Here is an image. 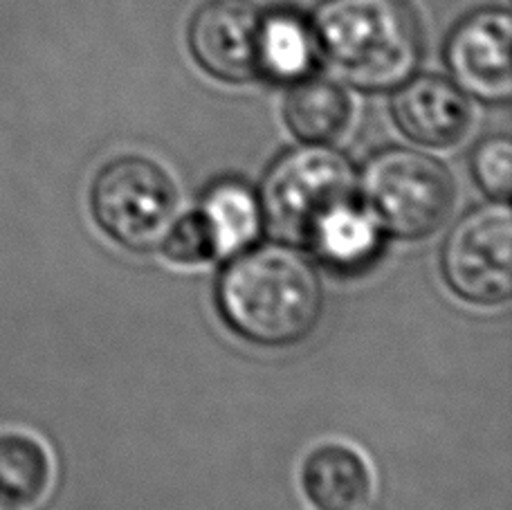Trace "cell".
<instances>
[{
    "label": "cell",
    "mask_w": 512,
    "mask_h": 510,
    "mask_svg": "<svg viewBox=\"0 0 512 510\" xmlns=\"http://www.w3.org/2000/svg\"><path fill=\"white\" fill-rule=\"evenodd\" d=\"M216 299L227 326L261 346L306 340L324 308L313 261L286 243L241 252L218 279Z\"/></svg>",
    "instance_id": "cell-1"
},
{
    "label": "cell",
    "mask_w": 512,
    "mask_h": 510,
    "mask_svg": "<svg viewBox=\"0 0 512 510\" xmlns=\"http://www.w3.org/2000/svg\"><path fill=\"white\" fill-rule=\"evenodd\" d=\"M310 32L346 84L369 93L402 86L423 59V30L402 0H324Z\"/></svg>",
    "instance_id": "cell-2"
},
{
    "label": "cell",
    "mask_w": 512,
    "mask_h": 510,
    "mask_svg": "<svg viewBox=\"0 0 512 510\" xmlns=\"http://www.w3.org/2000/svg\"><path fill=\"white\" fill-rule=\"evenodd\" d=\"M360 200L355 167L328 144L292 149L265 173L259 207L261 221L286 245L310 248L319 230Z\"/></svg>",
    "instance_id": "cell-3"
},
{
    "label": "cell",
    "mask_w": 512,
    "mask_h": 510,
    "mask_svg": "<svg viewBox=\"0 0 512 510\" xmlns=\"http://www.w3.org/2000/svg\"><path fill=\"white\" fill-rule=\"evenodd\" d=\"M360 196L380 230L402 241L436 234L454 212L452 173L436 158L414 149H384L364 167Z\"/></svg>",
    "instance_id": "cell-4"
},
{
    "label": "cell",
    "mask_w": 512,
    "mask_h": 510,
    "mask_svg": "<svg viewBox=\"0 0 512 510\" xmlns=\"http://www.w3.org/2000/svg\"><path fill=\"white\" fill-rule=\"evenodd\" d=\"M90 205L99 227L133 252L160 250L178 216V189L169 171L142 156H124L97 173Z\"/></svg>",
    "instance_id": "cell-5"
},
{
    "label": "cell",
    "mask_w": 512,
    "mask_h": 510,
    "mask_svg": "<svg viewBox=\"0 0 512 510\" xmlns=\"http://www.w3.org/2000/svg\"><path fill=\"white\" fill-rule=\"evenodd\" d=\"M441 270L456 295L479 306L504 304L512 295V218L506 203L463 216L445 239Z\"/></svg>",
    "instance_id": "cell-6"
},
{
    "label": "cell",
    "mask_w": 512,
    "mask_h": 510,
    "mask_svg": "<svg viewBox=\"0 0 512 510\" xmlns=\"http://www.w3.org/2000/svg\"><path fill=\"white\" fill-rule=\"evenodd\" d=\"M265 14L250 0H209L189 23L187 41L198 66L227 84L263 77Z\"/></svg>",
    "instance_id": "cell-7"
},
{
    "label": "cell",
    "mask_w": 512,
    "mask_h": 510,
    "mask_svg": "<svg viewBox=\"0 0 512 510\" xmlns=\"http://www.w3.org/2000/svg\"><path fill=\"white\" fill-rule=\"evenodd\" d=\"M512 21L506 9H481L465 18L447 41V68L465 95L486 104L512 97Z\"/></svg>",
    "instance_id": "cell-8"
},
{
    "label": "cell",
    "mask_w": 512,
    "mask_h": 510,
    "mask_svg": "<svg viewBox=\"0 0 512 510\" xmlns=\"http://www.w3.org/2000/svg\"><path fill=\"white\" fill-rule=\"evenodd\" d=\"M398 129L425 147H454L470 133V97L454 81L438 75L409 77L391 102Z\"/></svg>",
    "instance_id": "cell-9"
},
{
    "label": "cell",
    "mask_w": 512,
    "mask_h": 510,
    "mask_svg": "<svg viewBox=\"0 0 512 510\" xmlns=\"http://www.w3.org/2000/svg\"><path fill=\"white\" fill-rule=\"evenodd\" d=\"M301 484L310 504L319 510H360L373 490L367 461L358 450L340 443L322 445L308 454Z\"/></svg>",
    "instance_id": "cell-10"
},
{
    "label": "cell",
    "mask_w": 512,
    "mask_h": 510,
    "mask_svg": "<svg viewBox=\"0 0 512 510\" xmlns=\"http://www.w3.org/2000/svg\"><path fill=\"white\" fill-rule=\"evenodd\" d=\"M353 117L346 88L326 77H301L283 102V120L304 144H331L342 138Z\"/></svg>",
    "instance_id": "cell-11"
},
{
    "label": "cell",
    "mask_w": 512,
    "mask_h": 510,
    "mask_svg": "<svg viewBox=\"0 0 512 510\" xmlns=\"http://www.w3.org/2000/svg\"><path fill=\"white\" fill-rule=\"evenodd\" d=\"M52 459L45 445L27 432L0 434V506L25 510L48 495Z\"/></svg>",
    "instance_id": "cell-12"
},
{
    "label": "cell",
    "mask_w": 512,
    "mask_h": 510,
    "mask_svg": "<svg viewBox=\"0 0 512 510\" xmlns=\"http://www.w3.org/2000/svg\"><path fill=\"white\" fill-rule=\"evenodd\" d=\"M198 212L214 234L218 257L248 248L263 223L259 196L241 180H221L209 187Z\"/></svg>",
    "instance_id": "cell-13"
},
{
    "label": "cell",
    "mask_w": 512,
    "mask_h": 510,
    "mask_svg": "<svg viewBox=\"0 0 512 510\" xmlns=\"http://www.w3.org/2000/svg\"><path fill=\"white\" fill-rule=\"evenodd\" d=\"M319 259L335 270L353 272L369 266L380 252V225L371 212L364 207L362 198L358 203L344 207L328 221L315 241L310 243Z\"/></svg>",
    "instance_id": "cell-14"
},
{
    "label": "cell",
    "mask_w": 512,
    "mask_h": 510,
    "mask_svg": "<svg viewBox=\"0 0 512 510\" xmlns=\"http://www.w3.org/2000/svg\"><path fill=\"white\" fill-rule=\"evenodd\" d=\"M315 57L313 32L292 14L265 16L263 77L297 81L308 75Z\"/></svg>",
    "instance_id": "cell-15"
},
{
    "label": "cell",
    "mask_w": 512,
    "mask_h": 510,
    "mask_svg": "<svg viewBox=\"0 0 512 510\" xmlns=\"http://www.w3.org/2000/svg\"><path fill=\"white\" fill-rule=\"evenodd\" d=\"M477 185L495 203H506L512 187V142L508 135H490L472 153Z\"/></svg>",
    "instance_id": "cell-16"
},
{
    "label": "cell",
    "mask_w": 512,
    "mask_h": 510,
    "mask_svg": "<svg viewBox=\"0 0 512 510\" xmlns=\"http://www.w3.org/2000/svg\"><path fill=\"white\" fill-rule=\"evenodd\" d=\"M164 257L180 266H198L218 257L214 234L200 212L182 216L171 225L169 234L160 245Z\"/></svg>",
    "instance_id": "cell-17"
},
{
    "label": "cell",
    "mask_w": 512,
    "mask_h": 510,
    "mask_svg": "<svg viewBox=\"0 0 512 510\" xmlns=\"http://www.w3.org/2000/svg\"><path fill=\"white\" fill-rule=\"evenodd\" d=\"M0 510H9V508H5V506H0Z\"/></svg>",
    "instance_id": "cell-18"
}]
</instances>
